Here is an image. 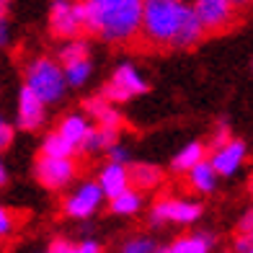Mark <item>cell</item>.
Masks as SVG:
<instances>
[{"label":"cell","mask_w":253,"mask_h":253,"mask_svg":"<svg viewBox=\"0 0 253 253\" xmlns=\"http://www.w3.org/2000/svg\"><path fill=\"white\" fill-rule=\"evenodd\" d=\"M207 37L186 0H145L140 42L147 49H194Z\"/></svg>","instance_id":"1"},{"label":"cell","mask_w":253,"mask_h":253,"mask_svg":"<svg viewBox=\"0 0 253 253\" xmlns=\"http://www.w3.org/2000/svg\"><path fill=\"white\" fill-rule=\"evenodd\" d=\"M85 31L106 44L140 42L145 0H83Z\"/></svg>","instance_id":"2"},{"label":"cell","mask_w":253,"mask_h":253,"mask_svg":"<svg viewBox=\"0 0 253 253\" xmlns=\"http://www.w3.org/2000/svg\"><path fill=\"white\" fill-rule=\"evenodd\" d=\"M24 85L34 90L47 106H52V103H60L65 98L67 80H65L62 65L57 60H52V57H34L24 70Z\"/></svg>","instance_id":"3"},{"label":"cell","mask_w":253,"mask_h":253,"mask_svg":"<svg viewBox=\"0 0 253 253\" xmlns=\"http://www.w3.org/2000/svg\"><path fill=\"white\" fill-rule=\"evenodd\" d=\"M147 88H150V83H147V78L140 73V67L132 65V62H119L117 70L111 73L109 83L103 85L101 96L111 103H124V101H132L137 96L147 93Z\"/></svg>","instance_id":"4"},{"label":"cell","mask_w":253,"mask_h":253,"mask_svg":"<svg viewBox=\"0 0 253 253\" xmlns=\"http://www.w3.org/2000/svg\"><path fill=\"white\" fill-rule=\"evenodd\" d=\"M204 214V204L199 199L163 197L153 204L150 225H194Z\"/></svg>","instance_id":"5"},{"label":"cell","mask_w":253,"mask_h":253,"mask_svg":"<svg viewBox=\"0 0 253 253\" xmlns=\"http://www.w3.org/2000/svg\"><path fill=\"white\" fill-rule=\"evenodd\" d=\"M191 8L207 34H225L238 21V8L233 0H194Z\"/></svg>","instance_id":"6"},{"label":"cell","mask_w":253,"mask_h":253,"mask_svg":"<svg viewBox=\"0 0 253 253\" xmlns=\"http://www.w3.org/2000/svg\"><path fill=\"white\" fill-rule=\"evenodd\" d=\"M49 29L54 37L65 42L78 39L85 31V16H83V3L73 0H54L49 10Z\"/></svg>","instance_id":"7"},{"label":"cell","mask_w":253,"mask_h":253,"mask_svg":"<svg viewBox=\"0 0 253 253\" xmlns=\"http://www.w3.org/2000/svg\"><path fill=\"white\" fill-rule=\"evenodd\" d=\"M103 191L98 186V181H83L67 194L62 202V212L70 217V220H90L103 204Z\"/></svg>","instance_id":"8"},{"label":"cell","mask_w":253,"mask_h":253,"mask_svg":"<svg viewBox=\"0 0 253 253\" xmlns=\"http://www.w3.org/2000/svg\"><path fill=\"white\" fill-rule=\"evenodd\" d=\"M34 176L49 191H60L67 189L78 176V163L73 158H47L42 155L34 166Z\"/></svg>","instance_id":"9"},{"label":"cell","mask_w":253,"mask_h":253,"mask_svg":"<svg viewBox=\"0 0 253 253\" xmlns=\"http://www.w3.org/2000/svg\"><path fill=\"white\" fill-rule=\"evenodd\" d=\"M246 160H248V145L243 140H238V137H233L222 147L212 150V155H210V163L220 173V178H233L246 166Z\"/></svg>","instance_id":"10"},{"label":"cell","mask_w":253,"mask_h":253,"mask_svg":"<svg viewBox=\"0 0 253 253\" xmlns=\"http://www.w3.org/2000/svg\"><path fill=\"white\" fill-rule=\"evenodd\" d=\"M16 117H18V126L26 132H34L44 126L47 122V103H44L34 90H29L26 85L18 90V109H16Z\"/></svg>","instance_id":"11"},{"label":"cell","mask_w":253,"mask_h":253,"mask_svg":"<svg viewBox=\"0 0 253 253\" xmlns=\"http://www.w3.org/2000/svg\"><path fill=\"white\" fill-rule=\"evenodd\" d=\"M96 181H98V186H101V191H103V197H106L109 202H111V199H117L119 194H124L126 189H132L129 166L111 163V160H106V163L101 166Z\"/></svg>","instance_id":"12"},{"label":"cell","mask_w":253,"mask_h":253,"mask_svg":"<svg viewBox=\"0 0 253 253\" xmlns=\"http://www.w3.org/2000/svg\"><path fill=\"white\" fill-rule=\"evenodd\" d=\"M83 111L90 117L96 126H109V129H122V111L117 109V103L106 101L101 93L93 96V98H85L83 103Z\"/></svg>","instance_id":"13"},{"label":"cell","mask_w":253,"mask_h":253,"mask_svg":"<svg viewBox=\"0 0 253 253\" xmlns=\"http://www.w3.org/2000/svg\"><path fill=\"white\" fill-rule=\"evenodd\" d=\"M93 122H90V117L85 111H73V114H65L62 117V122H60V126H57V132H60L67 142H70L75 150H80V147L85 145V140H88V134H90V129H93Z\"/></svg>","instance_id":"14"},{"label":"cell","mask_w":253,"mask_h":253,"mask_svg":"<svg viewBox=\"0 0 253 253\" xmlns=\"http://www.w3.org/2000/svg\"><path fill=\"white\" fill-rule=\"evenodd\" d=\"M186 183H189L191 191L202 194V197H210V194H214L217 186H220V173H217L214 166L210 163V158H207L197 168H191L186 173Z\"/></svg>","instance_id":"15"},{"label":"cell","mask_w":253,"mask_h":253,"mask_svg":"<svg viewBox=\"0 0 253 253\" xmlns=\"http://www.w3.org/2000/svg\"><path fill=\"white\" fill-rule=\"evenodd\" d=\"M217 246V235L210 230H197V233L181 235L170 243L173 253H212Z\"/></svg>","instance_id":"16"},{"label":"cell","mask_w":253,"mask_h":253,"mask_svg":"<svg viewBox=\"0 0 253 253\" xmlns=\"http://www.w3.org/2000/svg\"><path fill=\"white\" fill-rule=\"evenodd\" d=\"M202 160H207V145L202 140H191L181 147V150L173 155V160H170V168L176 170V173H183L186 176L191 168H197Z\"/></svg>","instance_id":"17"},{"label":"cell","mask_w":253,"mask_h":253,"mask_svg":"<svg viewBox=\"0 0 253 253\" xmlns=\"http://www.w3.org/2000/svg\"><path fill=\"white\" fill-rule=\"evenodd\" d=\"M129 178H132V189L137 191H153L163 183V170L155 163H132L129 166Z\"/></svg>","instance_id":"18"},{"label":"cell","mask_w":253,"mask_h":253,"mask_svg":"<svg viewBox=\"0 0 253 253\" xmlns=\"http://www.w3.org/2000/svg\"><path fill=\"white\" fill-rule=\"evenodd\" d=\"M119 142V129H109V126H93L88 134L85 145L80 147L85 155H98V153H109L114 145Z\"/></svg>","instance_id":"19"},{"label":"cell","mask_w":253,"mask_h":253,"mask_svg":"<svg viewBox=\"0 0 253 253\" xmlns=\"http://www.w3.org/2000/svg\"><path fill=\"white\" fill-rule=\"evenodd\" d=\"M142 207H145V194L137 191V189H126L117 199L109 202L111 214H117V217H134Z\"/></svg>","instance_id":"20"},{"label":"cell","mask_w":253,"mask_h":253,"mask_svg":"<svg viewBox=\"0 0 253 253\" xmlns=\"http://www.w3.org/2000/svg\"><path fill=\"white\" fill-rule=\"evenodd\" d=\"M78 150L65 140V137L60 132H49L47 137L42 140V155H47V158H73Z\"/></svg>","instance_id":"21"},{"label":"cell","mask_w":253,"mask_h":253,"mask_svg":"<svg viewBox=\"0 0 253 253\" xmlns=\"http://www.w3.org/2000/svg\"><path fill=\"white\" fill-rule=\"evenodd\" d=\"M62 70H65L67 88H83L90 80V75H93V62H90V57H88V60H78V62L65 65Z\"/></svg>","instance_id":"22"},{"label":"cell","mask_w":253,"mask_h":253,"mask_svg":"<svg viewBox=\"0 0 253 253\" xmlns=\"http://www.w3.org/2000/svg\"><path fill=\"white\" fill-rule=\"evenodd\" d=\"M88 42L85 39H70L67 44H62V49H60V65H70V62H78V60H88Z\"/></svg>","instance_id":"23"},{"label":"cell","mask_w":253,"mask_h":253,"mask_svg":"<svg viewBox=\"0 0 253 253\" xmlns=\"http://www.w3.org/2000/svg\"><path fill=\"white\" fill-rule=\"evenodd\" d=\"M158 243L150 235H129L119 246V253H155Z\"/></svg>","instance_id":"24"},{"label":"cell","mask_w":253,"mask_h":253,"mask_svg":"<svg viewBox=\"0 0 253 253\" xmlns=\"http://www.w3.org/2000/svg\"><path fill=\"white\" fill-rule=\"evenodd\" d=\"M230 140H233V134H230V122L227 119H217L214 129L210 134V147H212V150H217V147H222Z\"/></svg>","instance_id":"25"},{"label":"cell","mask_w":253,"mask_h":253,"mask_svg":"<svg viewBox=\"0 0 253 253\" xmlns=\"http://www.w3.org/2000/svg\"><path fill=\"white\" fill-rule=\"evenodd\" d=\"M13 230H16V217H13V212L5 210V207L0 204V238H8Z\"/></svg>","instance_id":"26"},{"label":"cell","mask_w":253,"mask_h":253,"mask_svg":"<svg viewBox=\"0 0 253 253\" xmlns=\"http://www.w3.org/2000/svg\"><path fill=\"white\" fill-rule=\"evenodd\" d=\"M106 158L111 160V163H122V166H129V150L122 145V142H117L111 147V150L106 153Z\"/></svg>","instance_id":"27"},{"label":"cell","mask_w":253,"mask_h":253,"mask_svg":"<svg viewBox=\"0 0 253 253\" xmlns=\"http://www.w3.org/2000/svg\"><path fill=\"white\" fill-rule=\"evenodd\" d=\"M70 253H103V246L98 240H80V243H73V251Z\"/></svg>","instance_id":"28"},{"label":"cell","mask_w":253,"mask_h":253,"mask_svg":"<svg viewBox=\"0 0 253 253\" xmlns=\"http://www.w3.org/2000/svg\"><path fill=\"white\" fill-rule=\"evenodd\" d=\"M10 142H13V126H8V122L0 117V150L8 147Z\"/></svg>","instance_id":"29"},{"label":"cell","mask_w":253,"mask_h":253,"mask_svg":"<svg viewBox=\"0 0 253 253\" xmlns=\"http://www.w3.org/2000/svg\"><path fill=\"white\" fill-rule=\"evenodd\" d=\"M238 233H240V235H253V210H248V212L238 220Z\"/></svg>","instance_id":"30"},{"label":"cell","mask_w":253,"mask_h":253,"mask_svg":"<svg viewBox=\"0 0 253 253\" xmlns=\"http://www.w3.org/2000/svg\"><path fill=\"white\" fill-rule=\"evenodd\" d=\"M70 251H73V243H70V240H65V238L52 240L49 248H47V253H70Z\"/></svg>","instance_id":"31"},{"label":"cell","mask_w":253,"mask_h":253,"mask_svg":"<svg viewBox=\"0 0 253 253\" xmlns=\"http://www.w3.org/2000/svg\"><path fill=\"white\" fill-rule=\"evenodd\" d=\"M10 42V26H8V18H0V49H5Z\"/></svg>","instance_id":"32"},{"label":"cell","mask_w":253,"mask_h":253,"mask_svg":"<svg viewBox=\"0 0 253 253\" xmlns=\"http://www.w3.org/2000/svg\"><path fill=\"white\" fill-rule=\"evenodd\" d=\"M10 10V0H0V18H5Z\"/></svg>","instance_id":"33"},{"label":"cell","mask_w":253,"mask_h":253,"mask_svg":"<svg viewBox=\"0 0 253 253\" xmlns=\"http://www.w3.org/2000/svg\"><path fill=\"white\" fill-rule=\"evenodd\" d=\"M5 183H8V170L3 166V160H0V186H5Z\"/></svg>","instance_id":"34"},{"label":"cell","mask_w":253,"mask_h":253,"mask_svg":"<svg viewBox=\"0 0 253 253\" xmlns=\"http://www.w3.org/2000/svg\"><path fill=\"white\" fill-rule=\"evenodd\" d=\"M233 3H235V8H248L253 0H233Z\"/></svg>","instance_id":"35"},{"label":"cell","mask_w":253,"mask_h":253,"mask_svg":"<svg viewBox=\"0 0 253 253\" xmlns=\"http://www.w3.org/2000/svg\"><path fill=\"white\" fill-rule=\"evenodd\" d=\"M155 253H173V251H170V246H158Z\"/></svg>","instance_id":"36"},{"label":"cell","mask_w":253,"mask_h":253,"mask_svg":"<svg viewBox=\"0 0 253 253\" xmlns=\"http://www.w3.org/2000/svg\"><path fill=\"white\" fill-rule=\"evenodd\" d=\"M251 186H253V173H251Z\"/></svg>","instance_id":"37"},{"label":"cell","mask_w":253,"mask_h":253,"mask_svg":"<svg viewBox=\"0 0 253 253\" xmlns=\"http://www.w3.org/2000/svg\"><path fill=\"white\" fill-rule=\"evenodd\" d=\"M248 253H253V248H251V251H248Z\"/></svg>","instance_id":"38"}]
</instances>
